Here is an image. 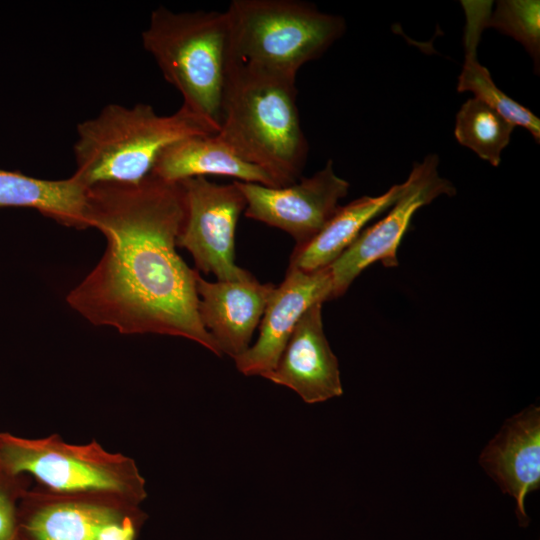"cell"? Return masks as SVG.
I'll return each instance as SVG.
<instances>
[{"mask_svg":"<svg viewBox=\"0 0 540 540\" xmlns=\"http://www.w3.org/2000/svg\"><path fill=\"white\" fill-rule=\"evenodd\" d=\"M86 212L106 249L68 293L69 306L93 325L183 337L221 356L198 314V271L176 251L185 217L181 185L153 175L98 183L88 188Z\"/></svg>","mask_w":540,"mask_h":540,"instance_id":"6da1fadb","label":"cell"},{"mask_svg":"<svg viewBox=\"0 0 540 540\" xmlns=\"http://www.w3.org/2000/svg\"><path fill=\"white\" fill-rule=\"evenodd\" d=\"M296 76L233 59L217 136L285 187L302 177L309 144L297 106Z\"/></svg>","mask_w":540,"mask_h":540,"instance_id":"7a4b0ae2","label":"cell"},{"mask_svg":"<svg viewBox=\"0 0 540 540\" xmlns=\"http://www.w3.org/2000/svg\"><path fill=\"white\" fill-rule=\"evenodd\" d=\"M73 145V176L88 188L98 183H138L151 175L161 152L194 135L216 130L181 106L159 115L149 104H108L78 123Z\"/></svg>","mask_w":540,"mask_h":540,"instance_id":"3957f363","label":"cell"},{"mask_svg":"<svg viewBox=\"0 0 540 540\" xmlns=\"http://www.w3.org/2000/svg\"><path fill=\"white\" fill-rule=\"evenodd\" d=\"M142 44L182 106L219 131L224 91L233 62L226 11H152Z\"/></svg>","mask_w":540,"mask_h":540,"instance_id":"277c9868","label":"cell"},{"mask_svg":"<svg viewBox=\"0 0 540 540\" xmlns=\"http://www.w3.org/2000/svg\"><path fill=\"white\" fill-rule=\"evenodd\" d=\"M225 11L236 61L291 76L346 30L343 17L301 0H232Z\"/></svg>","mask_w":540,"mask_h":540,"instance_id":"5b68a950","label":"cell"},{"mask_svg":"<svg viewBox=\"0 0 540 540\" xmlns=\"http://www.w3.org/2000/svg\"><path fill=\"white\" fill-rule=\"evenodd\" d=\"M0 468L25 474L36 486L60 494H105L141 505L146 481L136 462L98 442L72 444L59 435L23 438L0 432Z\"/></svg>","mask_w":540,"mask_h":540,"instance_id":"8992f818","label":"cell"},{"mask_svg":"<svg viewBox=\"0 0 540 540\" xmlns=\"http://www.w3.org/2000/svg\"><path fill=\"white\" fill-rule=\"evenodd\" d=\"M147 514L105 494H60L31 486L17 510L18 540H138Z\"/></svg>","mask_w":540,"mask_h":540,"instance_id":"52a82bcc","label":"cell"},{"mask_svg":"<svg viewBox=\"0 0 540 540\" xmlns=\"http://www.w3.org/2000/svg\"><path fill=\"white\" fill-rule=\"evenodd\" d=\"M185 202V217L177 246L188 250L197 271L212 273L220 281H233L249 274L235 264V230L246 201L232 182L217 184L206 177L179 182Z\"/></svg>","mask_w":540,"mask_h":540,"instance_id":"ba28073f","label":"cell"},{"mask_svg":"<svg viewBox=\"0 0 540 540\" xmlns=\"http://www.w3.org/2000/svg\"><path fill=\"white\" fill-rule=\"evenodd\" d=\"M439 158L427 155L416 162L406 180V189L383 219L363 229L356 240L330 265L333 299L343 295L368 266L380 261L398 266L397 250L414 213L441 195L453 196L454 185L438 172Z\"/></svg>","mask_w":540,"mask_h":540,"instance_id":"9c48e42d","label":"cell"},{"mask_svg":"<svg viewBox=\"0 0 540 540\" xmlns=\"http://www.w3.org/2000/svg\"><path fill=\"white\" fill-rule=\"evenodd\" d=\"M233 182L245 198V216L287 232L296 246L322 230L349 190V183L335 173L332 160L313 176L285 187Z\"/></svg>","mask_w":540,"mask_h":540,"instance_id":"30bf717a","label":"cell"},{"mask_svg":"<svg viewBox=\"0 0 540 540\" xmlns=\"http://www.w3.org/2000/svg\"><path fill=\"white\" fill-rule=\"evenodd\" d=\"M332 299L329 267L311 272L288 268L266 305L257 341L234 359L237 369L246 376L265 377L275 368L303 314Z\"/></svg>","mask_w":540,"mask_h":540,"instance_id":"8fae6325","label":"cell"},{"mask_svg":"<svg viewBox=\"0 0 540 540\" xmlns=\"http://www.w3.org/2000/svg\"><path fill=\"white\" fill-rule=\"evenodd\" d=\"M275 288L251 273L239 280L210 282L196 278L198 314L222 354L233 359L249 347Z\"/></svg>","mask_w":540,"mask_h":540,"instance_id":"7c38bea8","label":"cell"},{"mask_svg":"<svg viewBox=\"0 0 540 540\" xmlns=\"http://www.w3.org/2000/svg\"><path fill=\"white\" fill-rule=\"evenodd\" d=\"M322 304L303 314L275 368L264 377L293 390L308 404L343 394L338 360L323 329Z\"/></svg>","mask_w":540,"mask_h":540,"instance_id":"4fadbf2b","label":"cell"},{"mask_svg":"<svg viewBox=\"0 0 540 540\" xmlns=\"http://www.w3.org/2000/svg\"><path fill=\"white\" fill-rule=\"evenodd\" d=\"M479 461L501 490L515 499L519 522L526 526L525 498L540 487L539 407L530 406L509 418Z\"/></svg>","mask_w":540,"mask_h":540,"instance_id":"5bb4252c","label":"cell"},{"mask_svg":"<svg viewBox=\"0 0 540 540\" xmlns=\"http://www.w3.org/2000/svg\"><path fill=\"white\" fill-rule=\"evenodd\" d=\"M151 175L170 183L219 175L276 187L266 172L238 156L217 134L189 136L169 145L159 155Z\"/></svg>","mask_w":540,"mask_h":540,"instance_id":"9a60e30c","label":"cell"},{"mask_svg":"<svg viewBox=\"0 0 540 540\" xmlns=\"http://www.w3.org/2000/svg\"><path fill=\"white\" fill-rule=\"evenodd\" d=\"M406 181L379 196H362L339 206L322 230L295 246L288 268L311 272L330 266L358 237L365 225L389 209L406 189Z\"/></svg>","mask_w":540,"mask_h":540,"instance_id":"2e32d148","label":"cell"},{"mask_svg":"<svg viewBox=\"0 0 540 540\" xmlns=\"http://www.w3.org/2000/svg\"><path fill=\"white\" fill-rule=\"evenodd\" d=\"M87 193L88 187L73 175L47 180L0 169V207L32 208L66 227L89 228Z\"/></svg>","mask_w":540,"mask_h":540,"instance_id":"e0dca14e","label":"cell"},{"mask_svg":"<svg viewBox=\"0 0 540 540\" xmlns=\"http://www.w3.org/2000/svg\"><path fill=\"white\" fill-rule=\"evenodd\" d=\"M467 23L464 33L465 60L458 78L457 91H469L474 97L498 111L514 126L527 129L539 143L540 120L525 106L506 95L492 80L490 72L477 60V46L485 22L491 13L492 1H461Z\"/></svg>","mask_w":540,"mask_h":540,"instance_id":"ac0fdd59","label":"cell"},{"mask_svg":"<svg viewBox=\"0 0 540 540\" xmlns=\"http://www.w3.org/2000/svg\"><path fill=\"white\" fill-rule=\"evenodd\" d=\"M515 126L483 101L473 97L456 114L454 135L478 157L497 167Z\"/></svg>","mask_w":540,"mask_h":540,"instance_id":"d6986e66","label":"cell"},{"mask_svg":"<svg viewBox=\"0 0 540 540\" xmlns=\"http://www.w3.org/2000/svg\"><path fill=\"white\" fill-rule=\"evenodd\" d=\"M494 28L523 45L534 62L535 72L540 68V1L500 0L490 13L485 28Z\"/></svg>","mask_w":540,"mask_h":540,"instance_id":"ffe728a7","label":"cell"},{"mask_svg":"<svg viewBox=\"0 0 540 540\" xmlns=\"http://www.w3.org/2000/svg\"><path fill=\"white\" fill-rule=\"evenodd\" d=\"M30 487L31 479L27 475L11 474L0 468V540H18V503Z\"/></svg>","mask_w":540,"mask_h":540,"instance_id":"44dd1931","label":"cell"}]
</instances>
